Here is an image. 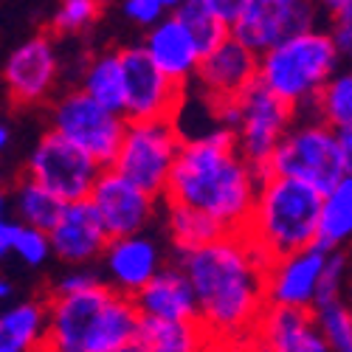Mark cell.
Returning a JSON list of instances; mask_svg holds the SVG:
<instances>
[{"mask_svg": "<svg viewBox=\"0 0 352 352\" xmlns=\"http://www.w3.org/2000/svg\"><path fill=\"white\" fill-rule=\"evenodd\" d=\"M175 262L184 268L197 299V321L209 330L217 352L251 349L254 327L268 307L265 274L271 262L245 234H223L220 240Z\"/></svg>", "mask_w": 352, "mask_h": 352, "instance_id": "cell-1", "label": "cell"}, {"mask_svg": "<svg viewBox=\"0 0 352 352\" xmlns=\"http://www.w3.org/2000/svg\"><path fill=\"white\" fill-rule=\"evenodd\" d=\"M262 181L265 175L237 153L234 133L214 127L203 135L184 138L164 200L209 214L228 234H243Z\"/></svg>", "mask_w": 352, "mask_h": 352, "instance_id": "cell-2", "label": "cell"}, {"mask_svg": "<svg viewBox=\"0 0 352 352\" xmlns=\"http://www.w3.org/2000/svg\"><path fill=\"white\" fill-rule=\"evenodd\" d=\"M141 313L107 285L74 296H48L45 352H107L138 338Z\"/></svg>", "mask_w": 352, "mask_h": 352, "instance_id": "cell-3", "label": "cell"}, {"mask_svg": "<svg viewBox=\"0 0 352 352\" xmlns=\"http://www.w3.org/2000/svg\"><path fill=\"white\" fill-rule=\"evenodd\" d=\"M321 197L307 184L265 175L243 234L268 262L305 251L318 243Z\"/></svg>", "mask_w": 352, "mask_h": 352, "instance_id": "cell-4", "label": "cell"}, {"mask_svg": "<svg viewBox=\"0 0 352 352\" xmlns=\"http://www.w3.org/2000/svg\"><path fill=\"white\" fill-rule=\"evenodd\" d=\"M341 56L327 25L285 37L265 54H259L256 82L282 99L296 116H310L318 94L341 68Z\"/></svg>", "mask_w": 352, "mask_h": 352, "instance_id": "cell-5", "label": "cell"}, {"mask_svg": "<svg viewBox=\"0 0 352 352\" xmlns=\"http://www.w3.org/2000/svg\"><path fill=\"white\" fill-rule=\"evenodd\" d=\"M214 116L220 127L234 133L237 153L262 175L268 172L279 141L296 122V110L276 99L259 82L248 87L240 99L214 104Z\"/></svg>", "mask_w": 352, "mask_h": 352, "instance_id": "cell-6", "label": "cell"}, {"mask_svg": "<svg viewBox=\"0 0 352 352\" xmlns=\"http://www.w3.org/2000/svg\"><path fill=\"white\" fill-rule=\"evenodd\" d=\"M265 175L290 178L327 195L344 178V161L336 130L318 122L316 116H296L293 127L279 141Z\"/></svg>", "mask_w": 352, "mask_h": 352, "instance_id": "cell-7", "label": "cell"}, {"mask_svg": "<svg viewBox=\"0 0 352 352\" xmlns=\"http://www.w3.org/2000/svg\"><path fill=\"white\" fill-rule=\"evenodd\" d=\"M48 130L76 144L99 166L110 169L127 130V119L102 107L79 87L60 94L48 107Z\"/></svg>", "mask_w": 352, "mask_h": 352, "instance_id": "cell-8", "label": "cell"}, {"mask_svg": "<svg viewBox=\"0 0 352 352\" xmlns=\"http://www.w3.org/2000/svg\"><path fill=\"white\" fill-rule=\"evenodd\" d=\"M181 146L184 135L172 119L127 122L119 155H116L110 169L124 175L127 181H133L144 192L164 197Z\"/></svg>", "mask_w": 352, "mask_h": 352, "instance_id": "cell-9", "label": "cell"}, {"mask_svg": "<svg viewBox=\"0 0 352 352\" xmlns=\"http://www.w3.org/2000/svg\"><path fill=\"white\" fill-rule=\"evenodd\" d=\"M102 172L104 166H99L76 144H71L68 138L56 135L51 130H45L37 138L25 161V178L37 181L63 203L87 200Z\"/></svg>", "mask_w": 352, "mask_h": 352, "instance_id": "cell-10", "label": "cell"}, {"mask_svg": "<svg viewBox=\"0 0 352 352\" xmlns=\"http://www.w3.org/2000/svg\"><path fill=\"white\" fill-rule=\"evenodd\" d=\"M3 87L14 104H45L63 79V54L51 34H32L14 45L3 63Z\"/></svg>", "mask_w": 352, "mask_h": 352, "instance_id": "cell-11", "label": "cell"}, {"mask_svg": "<svg viewBox=\"0 0 352 352\" xmlns=\"http://www.w3.org/2000/svg\"><path fill=\"white\" fill-rule=\"evenodd\" d=\"M324 12L316 0H251L245 14L231 25V37H237L254 54H265L285 37L321 28Z\"/></svg>", "mask_w": 352, "mask_h": 352, "instance_id": "cell-12", "label": "cell"}, {"mask_svg": "<svg viewBox=\"0 0 352 352\" xmlns=\"http://www.w3.org/2000/svg\"><path fill=\"white\" fill-rule=\"evenodd\" d=\"M87 200L96 209L110 240L146 234V228L158 217V206L164 203V197L144 192L116 169H104L99 175V181Z\"/></svg>", "mask_w": 352, "mask_h": 352, "instance_id": "cell-13", "label": "cell"}, {"mask_svg": "<svg viewBox=\"0 0 352 352\" xmlns=\"http://www.w3.org/2000/svg\"><path fill=\"white\" fill-rule=\"evenodd\" d=\"M124 63V119L127 122H155V119H175L186 96L184 87L169 82L158 65L146 56L144 45H124L122 48Z\"/></svg>", "mask_w": 352, "mask_h": 352, "instance_id": "cell-14", "label": "cell"}, {"mask_svg": "<svg viewBox=\"0 0 352 352\" xmlns=\"http://www.w3.org/2000/svg\"><path fill=\"white\" fill-rule=\"evenodd\" d=\"M256 74H259V54H254L237 37H228L209 54H203L192 91L200 94L203 99H209L212 104L234 102L248 87L256 85Z\"/></svg>", "mask_w": 352, "mask_h": 352, "instance_id": "cell-15", "label": "cell"}, {"mask_svg": "<svg viewBox=\"0 0 352 352\" xmlns=\"http://www.w3.org/2000/svg\"><path fill=\"white\" fill-rule=\"evenodd\" d=\"M99 265H102L99 271L107 287L122 293V296L135 299L161 274L166 259H164L161 243L153 234H133V237L110 240Z\"/></svg>", "mask_w": 352, "mask_h": 352, "instance_id": "cell-16", "label": "cell"}, {"mask_svg": "<svg viewBox=\"0 0 352 352\" xmlns=\"http://www.w3.org/2000/svg\"><path fill=\"white\" fill-rule=\"evenodd\" d=\"M327 256H330V251H324L321 245H310V248L296 251L290 256L274 259L265 274L268 305L313 310L316 299H318L321 279H324Z\"/></svg>", "mask_w": 352, "mask_h": 352, "instance_id": "cell-17", "label": "cell"}, {"mask_svg": "<svg viewBox=\"0 0 352 352\" xmlns=\"http://www.w3.org/2000/svg\"><path fill=\"white\" fill-rule=\"evenodd\" d=\"M48 237L54 259H60L65 268L96 265L110 245V237L96 209L91 206V200L65 203V209L48 231Z\"/></svg>", "mask_w": 352, "mask_h": 352, "instance_id": "cell-18", "label": "cell"}, {"mask_svg": "<svg viewBox=\"0 0 352 352\" xmlns=\"http://www.w3.org/2000/svg\"><path fill=\"white\" fill-rule=\"evenodd\" d=\"M251 349L254 352H333L313 310L276 307V305H268L262 310L251 336Z\"/></svg>", "mask_w": 352, "mask_h": 352, "instance_id": "cell-19", "label": "cell"}, {"mask_svg": "<svg viewBox=\"0 0 352 352\" xmlns=\"http://www.w3.org/2000/svg\"><path fill=\"white\" fill-rule=\"evenodd\" d=\"M141 45L169 82L189 91L195 82V74H197V65L203 60V51L178 17L172 14V17L161 20L158 25L146 28Z\"/></svg>", "mask_w": 352, "mask_h": 352, "instance_id": "cell-20", "label": "cell"}, {"mask_svg": "<svg viewBox=\"0 0 352 352\" xmlns=\"http://www.w3.org/2000/svg\"><path fill=\"white\" fill-rule=\"evenodd\" d=\"M141 318L158 321H197V299L189 276L178 262H166L161 274L133 299Z\"/></svg>", "mask_w": 352, "mask_h": 352, "instance_id": "cell-21", "label": "cell"}, {"mask_svg": "<svg viewBox=\"0 0 352 352\" xmlns=\"http://www.w3.org/2000/svg\"><path fill=\"white\" fill-rule=\"evenodd\" d=\"M48 333V299L0 307V352H40Z\"/></svg>", "mask_w": 352, "mask_h": 352, "instance_id": "cell-22", "label": "cell"}, {"mask_svg": "<svg viewBox=\"0 0 352 352\" xmlns=\"http://www.w3.org/2000/svg\"><path fill=\"white\" fill-rule=\"evenodd\" d=\"M79 91H85L91 99H96L102 107L124 116L127 87H124V63L122 48H107L91 54L79 68Z\"/></svg>", "mask_w": 352, "mask_h": 352, "instance_id": "cell-23", "label": "cell"}, {"mask_svg": "<svg viewBox=\"0 0 352 352\" xmlns=\"http://www.w3.org/2000/svg\"><path fill=\"white\" fill-rule=\"evenodd\" d=\"M135 344L144 352H217L209 330L200 321L141 318Z\"/></svg>", "mask_w": 352, "mask_h": 352, "instance_id": "cell-24", "label": "cell"}, {"mask_svg": "<svg viewBox=\"0 0 352 352\" xmlns=\"http://www.w3.org/2000/svg\"><path fill=\"white\" fill-rule=\"evenodd\" d=\"M164 228H166V237H169V245H172L175 256L197 251L203 245L220 240L223 234H228L209 214L189 209V206H181V203H166V200H164Z\"/></svg>", "mask_w": 352, "mask_h": 352, "instance_id": "cell-25", "label": "cell"}, {"mask_svg": "<svg viewBox=\"0 0 352 352\" xmlns=\"http://www.w3.org/2000/svg\"><path fill=\"white\" fill-rule=\"evenodd\" d=\"M352 243V172L321 197V217H318V243L324 251H341Z\"/></svg>", "mask_w": 352, "mask_h": 352, "instance_id": "cell-26", "label": "cell"}, {"mask_svg": "<svg viewBox=\"0 0 352 352\" xmlns=\"http://www.w3.org/2000/svg\"><path fill=\"white\" fill-rule=\"evenodd\" d=\"M63 209H65V203L60 197H54L45 186H40L32 178H25V175L14 184V192H12V214H14L17 223L40 228V231H51L54 223L60 220Z\"/></svg>", "mask_w": 352, "mask_h": 352, "instance_id": "cell-27", "label": "cell"}, {"mask_svg": "<svg viewBox=\"0 0 352 352\" xmlns=\"http://www.w3.org/2000/svg\"><path fill=\"white\" fill-rule=\"evenodd\" d=\"M310 116H316L318 122H324L333 130L352 124V65H341L330 76Z\"/></svg>", "mask_w": 352, "mask_h": 352, "instance_id": "cell-28", "label": "cell"}, {"mask_svg": "<svg viewBox=\"0 0 352 352\" xmlns=\"http://www.w3.org/2000/svg\"><path fill=\"white\" fill-rule=\"evenodd\" d=\"M175 17L189 28V34L195 37V43L200 45L203 54H209L212 48H217L223 40L231 37V28L203 3V0H186Z\"/></svg>", "mask_w": 352, "mask_h": 352, "instance_id": "cell-29", "label": "cell"}, {"mask_svg": "<svg viewBox=\"0 0 352 352\" xmlns=\"http://www.w3.org/2000/svg\"><path fill=\"white\" fill-rule=\"evenodd\" d=\"M104 9V0H60L51 14V28L60 37H76L85 34Z\"/></svg>", "mask_w": 352, "mask_h": 352, "instance_id": "cell-30", "label": "cell"}, {"mask_svg": "<svg viewBox=\"0 0 352 352\" xmlns=\"http://www.w3.org/2000/svg\"><path fill=\"white\" fill-rule=\"evenodd\" d=\"M313 316L333 352H352V305L346 299L318 305Z\"/></svg>", "mask_w": 352, "mask_h": 352, "instance_id": "cell-31", "label": "cell"}, {"mask_svg": "<svg viewBox=\"0 0 352 352\" xmlns=\"http://www.w3.org/2000/svg\"><path fill=\"white\" fill-rule=\"evenodd\" d=\"M12 256L17 262H23L25 268H43L51 262L54 251H51V237L48 231L32 228V226H17L14 240H12Z\"/></svg>", "mask_w": 352, "mask_h": 352, "instance_id": "cell-32", "label": "cell"}, {"mask_svg": "<svg viewBox=\"0 0 352 352\" xmlns=\"http://www.w3.org/2000/svg\"><path fill=\"white\" fill-rule=\"evenodd\" d=\"M186 3V0H122V12L124 17L138 25V28H153L161 20L178 14V9Z\"/></svg>", "mask_w": 352, "mask_h": 352, "instance_id": "cell-33", "label": "cell"}, {"mask_svg": "<svg viewBox=\"0 0 352 352\" xmlns=\"http://www.w3.org/2000/svg\"><path fill=\"white\" fill-rule=\"evenodd\" d=\"M346 254L344 251H330L327 256V268H324V279H321V287H318V299H316V307L318 305H327V302H336V299H344V290H346Z\"/></svg>", "mask_w": 352, "mask_h": 352, "instance_id": "cell-34", "label": "cell"}, {"mask_svg": "<svg viewBox=\"0 0 352 352\" xmlns=\"http://www.w3.org/2000/svg\"><path fill=\"white\" fill-rule=\"evenodd\" d=\"M96 285H104L102 271L96 265H79V268H65L51 285V296H74V293L91 290Z\"/></svg>", "mask_w": 352, "mask_h": 352, "instance_id": "cell-35", "label": "cell"}, {"mask_svg": "<svg viewBox=\"0 0 352 352\" xmlns=\"http://www.w3.org/2000/svg\"><path fill=\"white\" fill-rule=\"evenodd\" d=\"M17 226L20 223L12 214V200L0 192V262L12 256V240H14Z\"/></svg>", "mask_w": 352, "mask_h": 352, "instance_id": "cell-36", "label": "cell"}, {"mask_svg": "<svg viewBox=\"0 0 352 352\" xmlns=\"http://www.w3.org/2000/svg\"><path fill=\"white\" fill-rule=\"evenodd\" d=\"M203 3H206L228 28L237 23L243 14H245V9L251 6V0H203Z\"/></svg>", "mask_w": 352, "mask_h": 352, "instance_id": "cell-37", "label": "cell"}, {"mask_svg": "<svg viewBox=\"0 0 352 352\" xmlns=\"http://www.w3.org/2000/svg\"><path fill=\"white\" fill-rule=\"evenodd\" d=\"M336 138H338V150H341L344 172H352V124L338 127V130H336Z\"/></svg>", "mask_w": 352, "mask_h": 352, "instance_id": "cell-38", "label": "cell"}, {"mask_svg": "<svg viewBox=\"0 0 352 352\" xmlns=\"http://www.w3.org/2000/svg\"><path fill=\"white\" fill-rule=\"evenodd\" d=\"M14 141V130H12V122L6 119V116H0V155H3L9 146Z\"/></svg>", "mask_w": 352, "mask_h": 352, "instance_id": "cell-39", "label": "cell"}, {"mask_svg": "<svg viewBox=\"0 0 352 352\" xmlns=\"http://www.w3.org/2000/svg\"><path fill=\"white\" fill-rule=\"evenodd\" d=\"M327 20H330V25L352 28V3H349V6H344V9H338V12H336V14H330Z\"/></svg>", "mask_w": 352, "mask_h": 352, "instance_id": "cell-40", "label": "cell"}, {"mask_svg": "<svg viewBox=\"0 0 352 352\" xmlns=\"http://www.w3.org/2000/svg\"><path fill=\"white\" fill-rule=\"evenodd\" d=\"M316 3H318V9H321V12H324V14L330 17V14H336L338 9L349 6V3H352V0H316Z\"/></svg>", "mask_w": 352, "mask_h": 352, "instance_id": "cell-41", "label": "cell"}, {"mask_svg": "<svg viewBox=\"0 0 352 352\" xmlns=\"http://www.w3.org/2000/svg\"><path fill=\"white\" fill-rule=\"evenodd\" d=\"M12 293H14L12 282H9L3 274H0V305H3V302H9V299H12Z\"/></svg>", "mask_w": 352, "mask_h": 352, "instance_id": "cell-42", "label": "cell"}, {"mask_svg": "<svg viewBox=\"0 0 352 352\" xmlns=\"http://www.w3.org/2000/svg\"><path fill=\"white\" fill-rule=\"evenodd\" d=\"M107 352H144V349H141V346H138V344L133 341V344H124V346H116V349H107Z\"/></svg>", "mask_w": 352, "mask_h": 352, "instance_id": "cell-43", "label": "cell"}, {"mask_svg": "<svg viewBox=\"0 0 352 352\" xmlns=\"http://www.w3.org/2000/svg\"><path fill=\"white\" fill-rule=\"evenodd\" d=\"M245 352H254V349H245Z\"/></svg>", "mask_w": 352, "mask_h": 352, "instance_id": "cell-44", "label": "cell"}, {"mask_svg": "<svg viewBox=\"0 0 352 352\" xmlns=\"http://www.w3.org/2000/svg\"><path fill=\"white\" fill-rule=\"evenodd\" d=\"M40 352H45V349H40Z\"/></svg>", "mask_w": 352, "mask_h": 352, "instance_id": "cell-45", "label": "cell"}]
</instances>
